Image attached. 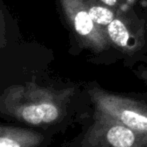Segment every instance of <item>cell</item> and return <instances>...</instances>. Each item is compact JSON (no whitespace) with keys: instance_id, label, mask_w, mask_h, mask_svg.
<instances>
[{"instance_id":"obj_6","label":"cell","mask_w":147,"mask_h":147,"mask_svg":"<svg viewBox=\"0 0 147 147\" xmlns=\"http://www.w3.org/2000/svg\"><path fill=\"white\" fill-rule=\"evenodd\" d=\"M41 138L33 132L0 127V147H35Z\"/></svg>"},{"instance_id":"obj_4","label":"cell","mask_w":147,"mask_h":147,"mask_svg":"<svg viewBox=\"0 0 147 147\" xmlns=\"http://www.w3.org/2000/svg\"><path fill=\"white\" fill-rule=\"evenodd\" d=\"M85 144L87 147H147V135L94 113Z\"/></svg>"},{"instance_id":"obj_9","label":"cell","mask_w":147,"mask_h":147,"mask_svg":"<svg viewBox=\"0 0 147 147\" xmlns=\"http://www.w3.org/2000/svg\"><path fill=\"white\" fill-rule=\"evenodd\" d=\"M4 32H5V22L2 10L0 9V43L4 40Z\"/></svg>"},{"instance_id":"obj_7","label":"cell","mask_w":147,"mask_h":147,"mask_svg":"<svg viewBox=\"0 0 147 147\" xmlns=\"http://www.w3.org/2000/svg\"><path fill=\"white\" fill-rule=\"evenodd\" d=\"M85 3L92 20L96 25L104 30L114 20L119 12L98 0H85Z\"/></svg>"},{"instance_id":"obj_8","label":"cell","mask_w":147,"mask_h":147,"mask_svg":"<svg viewBox=\"0 0 147 147\" xmlns=\"http://www.w3.org/2000/svg\"><path fill=\"white\" fill-rule=\"evenodd\" d=\"M98 1L102 2L103 4L117 10V11L125 10L127 8L131 7V4L128 0H98Z\"/></svg>"},{"instance_id":"obj_2","label":"cell","mask_w":147,"mask_h":147,"mask_svg":"<svg viewBox=\"0 0 147 147\" xmlns=\"http://www.w3.org/2000/svg\"><path fill=\"white\" fill-rule=\"evenodd\" d=\"M111 48L127 58H137L147 51V23L133 7L118 12L105 28Z\"/></svg>"},{"instance_id":"obj_3","label":"cell","mask_w":147,"mask_h":147,"mask_svg":"<svg viewBox=\"0 0 147 147\" xmlns=\"http://www.w3.org/2000/svg\"><path fill=\"white\" fill-rule=\"evenodd\" d=\"M61 11L80 47L100 55L111 45L106 32L95 24L88 12L85 0H58Z\"/></svg>"},{"instance_id":"obj_1","label":"cell","mask_w":147,"mask_h":147,"mask_svg":"<svg viewBox=\"0 0 147 147\" xmlns=\"http://www.w3.org/2000/svg\"><path fill=\"white\" fill-rule=\"evenodd\" d=\"M89 95L94 113L147 135V102L129 95L110 92L96 84L89 87Z\"/></svg>"},{"instance_id":"obj_5","label":"cell","mask_w":147,"mask_h":147,"mask_svg":"<svg viewBox=\"0 0 147 147\" xmlns=\"http://www.w3.org/2000/svg\"><path fill=\"white\" fill-rule=\"evenodd\" d=\"M17 113L26 123L41 125L56 121L60 116V108L50 96L42 95L41 98L33 99L20 107Z\"/></svg>"}]
</instances>
